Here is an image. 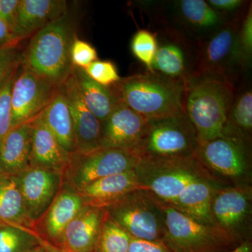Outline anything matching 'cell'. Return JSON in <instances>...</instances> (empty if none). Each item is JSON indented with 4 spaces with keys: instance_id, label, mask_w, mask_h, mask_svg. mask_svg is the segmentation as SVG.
Instances as JSON below:
<instances>
[{
    "instance_id": "43",
    "label": "cell",
    "mask_w": 252,
    "mask_h": 252,
    "mask_svg": "<svg viewBox=\"0 0 252 252\" xmlns=\"http://www.w3.org/2000/svg\"><path fill=\"white\" fill-rule=\"evenodd\" d=\"M6 222H4V220H0V226H1V225H4L5 224H6Z\"/></svg>"
},
{
    "instance_id": "25",
    "label": "cell",
    "mask_w": 252,
    "mask_h": 252,
    "mask_svg": "<svg viewBox=\"0 0 252 252\" xmlns=\"http://www.w3.org/2000/svg\"><path fill=\"white\" fill-rule=\"evenodd\" d=\"M0 220L9 224L32 230L34 222L28 216L17 179L0 172Z\"/></svg>"
},
{
    "instance_id": "17",
    "label": "cell",
    "mask_w": 252,
    "mask_h": 252,
    "mask_svg": "<svg viewBox=\"0 0 252 252\" xmlns=\"http://www.w3.org/2000/svg\"><path fill=\"white\" fill-rule=\"evenodd\" d=\"M137 190L143 189L134 169L99 179L75 191L84 205L104 209Z\"/></svg>"
},
{
    "instance_id": "37",
    "label": "cell",
    "mask_w": 252,
    "mask_h": 252,
    "mask_svg": "<svg viewBox=\"0 0 252 252\" xmlns=\"http://www.w3.org/2000/svg\"><path fill=\"white\" fill-rule=\"evenodd\" d=\"M128 252H171L162 242L131 238Z\"/></svg>"
},
{
    "instance_id": "34",
    "label": "cell",
    "mask_w": 252,
    "mask_h": 252,
    "mask_svg": "<svg viewBox=\"0 0 252 252\" xmlns=\"http://www.w3.org/2000/svg\"><path fill=\"white\" fill-rule=\"evenodd\" d=\"M84 71L92 80L106 87H111L122 79L115 64L109 61L97 60L89 64Z\"/></svg>"
},
{
    "instance_id": "39",
    "label": "cell",
    "mask_w": 252,
    "mask_h": 252,
    "mask_svg": "<svg viewBox=\"0 0 252 252\" xmlns=\"http://www.w3.org/2000/svg\"><path fill=\"white\" fill-rule=\"evenodd\" d=\"M207 2L220 14L234 12L244 4L242 0H210Z\"/></svg>"
},
{
    "instance_id": "14",
    "label": "cell",
    "mask_w": 252,
    "mask_h": 252,
    "mask_svg": "<svg viewBox=\"0 0 252 252\" xmlns=\"http://www.w3.org/2000/svg\"><path fill=\"white\" fill-rule=\"evenodd\" d=\"M147 121L118 101L112 114L102 124L101 148L121 149L137 152Z\"/></svg>"
},
{
    "instance_id": "23",
    "label": "cell",
    "mask_w": 252,
    "mask_h": 252,
    "mask_svg": "<svg viewBox=\"0 0 252 252\" xmlns=\"http://www.w3.org/2000/svg\"><path fill=\"white\" fill-rule=\"evenodd\" d=\"M39 116L63 148L71 154L77 152L72 117L63 84L58 86L52 99Z\"/></svg>"
},
{
    "instance_id": "36",
    "label": "cell",
    "mask_w": 252,
    "mask_h": 252,
    "mask_svg": "<svg viewBox=\"0 0 252 252\" xmlns=\"http://www.w3.org/2000/svg\"><path fill=\"white\" fill-rule=\"evenodd\" d=\"M21 53L18 46L0 49V86L21 65Z\"/></svg>"
},
{
    "instance_id": "15",
    "label": "cell",
    "mask_w": 252,
    "mask_h": 252,
    "mask_svg": "<svg viewBox=\"0 0 252 252\" xmlns=\"http://www.w3.org/2000/svg\"><path fill=\"white\" fill-rule=\"evenodd\" d=\"M72 117L77 152L86 153L100 147L102 124L81 96L74 69L63 84Z\"/></svg>"
},
{
    "instance_id": "4",
    "label": "cell",
    "mask_w": 252,
    "mask_h": 252,
    "mask_svg": "<svg viewBox=\"0 0 252 252\" xmlns=\"http://www.w3.org/2000/svg\"><path fill=\"white\" fill-rule=\"evenodd\" d=\"M135 171L143 190L170 206L190 184L211 176L195 155L173 159L140 158Z\"/></svg>"
},
{
    "instance_id": "44",
    "label": "cell",
    "mask_w": 252,
    "mask_h": 252,
    "mask_svg": "<svg viewBox=\"0 0 252 252\" xmlns=\"http://www.w3.org/2000/svg\"><path fill=\"white\" fill-rule=\"evenodd\" d=\"M56 252H67L64 251V250H63V249H62V250H56Z\"/></svg>"
},
{
    "instance_id": "24",
    "label": "cell",
    "mask_w": 252,
    "mask_h": 252,
    "mask_svg": "<svg viewBox=\"0 0 252 252\" xmlns=\"http://www.w3.org/2000/svg\"><path fill=\"white\" fill-rule=\"evenodd\" d=\"M83 206L82 199L72 189L63 190L59 193L48 208L44 220V229L48 237L61 245L66 227Z\"/></svg>"
},
{
    "instance_id": "20",
    "label": "cell",
    "mask_w": 252,
    "mask_h": 252,
    "mask_svg": "<svg viewBox=\"0 0 252 252\" xmlns=\"http://www.w3.org/2000/svg\"><path fill=\"white\" fill-rule=\"evenodd\" d=\"M104 209L84 205L66 227L61 245L72 252H94L103 220Z\"/></svg>"
},
{
    "instance_id": "42",
    "label": "cell",
    "mask_w": 252,
    "mask_h": 252,
    "mask_svg": "<svg viewBox=\"0 0 252 252\" xmlns=\"http://www.w3.org/2000/svg\"><path fill=\"white\" fill-rule=\"evenodd\" d=\"M54 248H51L49 245L46 244H43V245H39L36 248H33L32 250H30L27 252H56Z\"/></svg>"
},
{
    "instance_id": "35",
    "label": "cell",
    "mask_w": 252,
    "mask_h": 252,
    "mask_svg": "<svg viewBox=\"0 0 252 252\" xmlns=\"http://www.w3.org/2000/svg\"><path fill=\"white\" fill-rule=\"evenodd\" d=\"M70 59L74 67L84 69L91 63L97 61L98 57L94 46L87 41L78 39L77 36L71 47Z\"/></svg>"
},
{
    "instance_id": "31",
    "label": "cell",
    "mask_w": 252,
    "mask_h": 252,
    "mask_svg": "<svg viewBox=\"0 0 252 252\" xmlns=\"http://www.w3.org/2000/svg\"><path fill=\"white\" fill-rule=\"evenodd\" d=\"M130 48L132 54L147 67L148 72H154L152 67L158 49L157 35L147 30H140L132 36Z\"/></svg>"
},
{
    "instance_id": "40",
    "label": "cell",
    "mask_w": 252,
    "mask_h": 252,
    "mask_svg": "<svg viewBox=\"0 0 252 252\" xmlns=\"http://www.w3.org/2000/svg\"><path fill=\"white\" fill-rule=\"evenodd\" d=\"M18 45V43L15 40L12 29L9 25L0 20V49Z\"/></svg>"
},
{
    "instance_id": "2",
    "label": "cell",
    "mask_w": 252,
    "mask_h": 252,
    "mask_svg": "<svg viewBox=\"0 0 252 252\" xmlns=\"http://www.w3.org/2000/svg\"><path fill=\"white\" fill-rule=\"evenodd\" d=\"M186 81L147 72L121 79L111 86L118 100L147 120L185 112Z\"/></svg>"
},
{
    "instance_id": "45",
    "label": "cell",
    "mask_w": 252,
    "mask_h": 252,
    "mask_svg": "<svg viewBox=\"0 0 252 252\" xmlns=\"http://www.w3.org/2000/svg\"><path fill=\"white\" fill-rule=\"evenodd\" d=\"M64 250V251L67 252H72L68 251V250Z\"/></svg>"
},
{
    "instance_id": "8",
    "label": "cell",
    "mask_w": 252,
    "mask_h": 252,
    "mask_svg": "<svg viewBox=\"0 0 252 252\" xmlns=\"http://www.w3.org/2000/svg\"><path fill=\"white\" fill-rule=\"evenodd\" d=\"M137 152L99 148L86 153L75 152L63 172L69 188L79 190L94 181L134 170L140 160Z\"/></svg>"
},
{
    "instance_id": "41",
    "label": "cell",
    "mask_w": 252,
    "mask_h": 252,
    "mask_svg": "<svg viewBox=\"0 0 252 252\" xmlns=\"http://www.w3.org/2000/svg\"><path fill=\"white\" fill-rule=\"evenodd\" d=\"M228 252H252L251 243L248 240H246V241L240 243L236 248Z\"/></svg>"
},
{
    "instance_id": "18",
    "label": "cell",
    "mask_w": 252,
    "mask_h": 252,
    "mask_svg": "<svg viewBox=\"0 0 252 252\" xmlns=\"http://www.w3.org/2000/svg\"><path fill=\"white\" fill-rule=\"evenodd\" d=\"M158 49L153 64V72L171 79L187 81L194 70L188 45L182 37L170 34L157 37Z\"/></svg>"
},
{
    "instance_id": "26",
    "label": "cell",
    "mask_w": 252,
    "mask_h": 252,
    "mask_svg": "<svg viewBox=\"0 0 252 252\" xmlns=\"http://www.w3.org/2000/svg\"><path fill=\"white\" fill-rule=\"evenodd\" d=\"M78 86L84 102L91 112L103 124L118 102L112 88L100 85L91 79L84 69L74 67Z\"/></svg>"
},
{
    "instance_id": "19",
    "label": "cell",
    "mask_w": 252,
    "mask_h": 252,
    "mask_svg": "<svg viewBox=\"0 0 252 252\" xmlns=\"http://www.w3.org/2000/svg\"><path fill=\"white\" fill-rule=\"evenodd\" d=\"M31 122L32 130L30 165L63 174L72 154L63 148L39 116Z\"/></svg>"
},
{
    "instance_id": "5",
    "label": "cell",
    "mask_w": 252,
    "mask_h": 252,
    "mask_svg": "<svg viewBox=\"0 0 252 252\" xmlns=\"http://www.w3.org/2000/svg\"><path fill=\"white\" fill-rule=\"evenodd\" d=\"M198 140L185 113L147 121L139 146L141 158L173 159L195 155Z\"/></svg>"
},
{
    "instance_id": "6",
    "label": "cell",
    "mask_w": 252,
    "mask_h": 252,
    "mask_svg": "<svg viewBox=\"0 0 252 252\" xmlns=\"http://www.w3.org/2000/svg\"><path fill=\"white\" fill-rule=\"evenodd\" d=\"M162 204L165 222L162 243L170 252H220L236 243L218 226L200 223L173 207Z\"/></svg>"
},
{
    "instance_id": "1",
    "label": "cell",
    "mask_w": 252,
    "mask_h": 252,
    "mask_svg": "<svg viewBox=\"0 0 252 252\" xmlns=\"http://www.w3.org/2000/svg\"><path fill=\"white\" fill-rule=\"evenodd\" d=\"M235 98L230 78L191 76L186 81L185 112L199 142L223 137L228 112Z\"/></svg>"
},
{
    "instance_id": "9",
    "label": "cell",
    "mask_w": 252,
    "mask_h": 252,
    "mask_svg": "<svg viewBox=\"0 0 252 252\" xmlns=\"http://www.w3.org/2000/svg\"><path fill=\"white\" fill-rule=\"evenodd\" d=\"M245 14H239L226 21L213 35L200 43L191 76L219 75L230 78L228 68L238 63L237 36Z\"/></svg>"
},
{
    "instance_id": "12",
    "label": "cell",
    "mask_w": 252,
    "mask_h": 252,
    "mask_svg": "<svg viewBox=\"0 0 252 252\" xmlns=\"http://www.w3.org/2000/svg\"><path fill=\"white\" fill-rule=\"evenodd\" d=\"M251 192L243 186L217 189L212 200L214 221L237 242L243 236L251 213Z\"/></svg>"
},
{
    "instance_id": "38",
    "label": "cell",
    "mask_w": 252,
    "mask_h": 252,
    "mask_svg": "<svg viewBox=\"0 0 252 252\" xmlns=\"http://www.w3.org/2000/svg\"><path fill=\"white\" fill-rule=\"evenodd\" d=\"M19 4L20 0H0V20L12 30Z\"/></svg>"
},
{
    "instance_id": "3",
    "label": "cell",
    "mask_w": 252,
    "mask_h": 252,
    "mask_svg": "<svg viewBox=\"0 0 252 252\" xmlns=\"http://www.w3.org/2000/svg\"><path fill=\"white\" fill-rule=\"evenodd\" d=\"M76 37L74 20L68 11L32 36L21 53V65L56 85H62L74 69L70 51Z\"/></svg>"
},
{
    "instance_id": "7",
    "label": "cell",
    "mask_w": 252,
    "mask_h": 252,
    "mask_svg": "<svg viewBox=\"0 0 252 252\" xmlns=\"http://www.w3.org/2000/svg\"><path fill=\"white\" fill-rule=\"evenodd\" d=\"M104 210L133 238L162 242L165 232L162 202L147 190L131 192Z\"/></svg>"
},
{
    "instance_id": "22",
    "label": "cell",
    "mask_w": 252,
    "mask_h": 252,
    "mask_svg": "<svg viewBox=\"0 0 252 252\" xmlns=\"http://www.w3.org/2000/svg\"><path fill=\"white\" fill-rule=\"evenodd\" d=\"M217 189L212 176L195 181L182 192L172 207L200 223L217 226L211 212L212 198Z\"/></svg>"
},
{
    "instance_id": "10",
    "label": "cell",
    "mask_w": 252,
    "mask_h": 252,
    "mask_svg": "<svg viewBox=\"0 0 252 252\" xmlns=\"http://www.w3.org/2000/svg\"><path fill=\"white\" fill-rule=\"evenodd\" d=\"M58 86L21 64L11 89V127L38 117L49 104Z\"/></svg>"
},
{
    "instance_id": "13",
    "label": "cell",
    "mask_w": 252,
    "mask_h": 252,
    "mask_svg": "<svg viewBox=\"0 0 252 252\" xmlns=\"http://www.w3.org/2000/svg\"><path fill=\"white\" fill-rule=\"evenodd\" d=\"M16 177L28 216L35 223L56 198L63 174L49 169L29 167Z\"/></svg>"
},
{
    "instance_id": "27",
    "label": "cell",
    "mask_w": 252,
    "mask_h": 252,
    "mask_svg": "<svg viewBox=\"0 0 252 252\" xmlns=\"http://www.w3.org/2000/svg\"><path fill=\"white\" fill-rule=\"evenodd\" d=\"M179 8L184 19L196 29L209 31L225 23L222 14L203 0H182L179 3Z\"/></svg>"
},
{
    "instance_id": "21",
    "label": "cell",
    "mask_w": 252,
    "mask_h": 252,
    "mask_svg": "<svg viewBox=\"0 0 252 252\" xmlns=\"http://www.w3.org/2000/svg\"><path fill=\"white\" fill-rule=\"evenodd\" d=\"M31 122L13 127L5 137L0 147L1 173L16 177L31 167Z\"/></svg>"
},
{
    "instance_id": "30",
    "label": "cell",
    "mask_w": 252,
    "mask_h": 252,
    "mask_svg": "<svg viewBox=\"0 0 252 252\" xmlns=\"http://www.w3.org/2000/svg\"><path fill=\"white\" fill-rule=\"evenodd\" d=\"M131 238L132 236L105 211L94 252H128Z\"/></svg>"
},
{
    "instance_id": "29",
    "label": "cell",
    "mask_w": 252,
    "mask_h": 252,
    "mask_svg": "<svg viewBox=\"0 0 252 252\" xmlns=\"http://www.w3.org/2000/svg\"><path fill=\"white\" fill-rule=\"evenodd\" d=\"M43 244L32 230L9 223L0 226V252H27Z\"/></svg>"
},
{
    "instance_id": "33",
    "label": "cell",
    "mask_w": 252,
    "mask_h": 252,
    "mask_svg": "<svg viewBox=\"0 0 252 252\" xmlns=\"http://www.w3.org/2000/svg\"><path fill=\"white\" fill-rule=\"evenodd\" d=\"M252 54V9L250 4L240 25L236 41L238 64L250 62Z\"/></svg>"
},
{
    "instance_id": "16",
    "label": "cell",
    "mask_w": 252,
    "mask_h": 252,
    "mask_svg": "<svg viewBox=\"0 0 252 252\" xmlns=\"http://www.w3.org/2000/svg\"><path fill=\"white\" fill-rule=\"evenodd\" d=\"M69 11L64 0H20L13 34L18 44Z\"/></svg>"
},
{
    "instance_id": "11",
    "label": "cell",
    "mask_w": 252,
    "mask_h": 252,
    "mask_svg": "<svg viewBox=\"0 0 252 252\" xmlns=\"http://www.w3.org/2000/svg\"><path fill=\"white\" fill-rule=\"evenodd\" d=\"M195 157L208 171L232 180L243 178L248 170L244 140L224 135L215 140L199 142Z\"/></svg>"
},
{
    "instance_id": "28",
    "label": "cell",
    "mask_w": 252,
    "mask_h": 252,
    "mask_svg": "<svg viewBox=\"0 0 252 252\" xmlns=\"http://www.w3.org/2000/svg\"><path fill=\"white\" fill-rule=\"evenodd\" d=\"M230 137L243 140L252 129V92L248 89L234 98L227 119L223 135L233 130ZM227 136V135H226Z\"/></svg>"
},
{
    "instance_id": "32",
    "label": "cell",
    "mask_w": 252,
    "mask_h": 252,
    "mask_svg": "<svg viewBox=\"0 0 252 252\" xmlns=\"http://www.w3.org/2000/svg\"><path fill=\"white\" fill-rule=\"evenodd\" d=\"M18 69L0 86V147L11 130V89Z\"/></svg>"
}]
</instances>
